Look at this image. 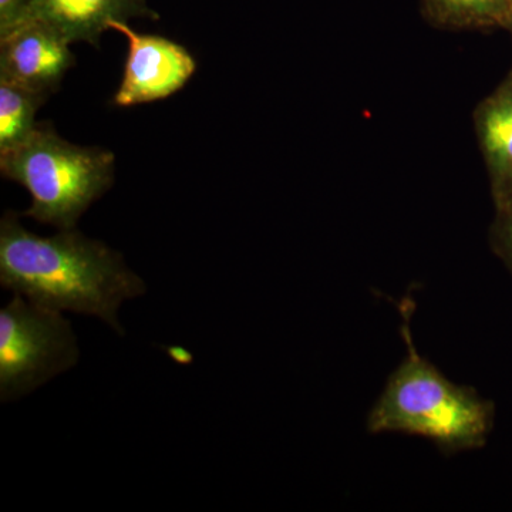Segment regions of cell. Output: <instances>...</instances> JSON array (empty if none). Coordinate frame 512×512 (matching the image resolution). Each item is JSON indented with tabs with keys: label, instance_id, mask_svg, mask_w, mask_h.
Segmentation results:
<instances>
[{
	"label": "cell",
	"instance_id": "cell-1",
	"mask_svg": "<svg viewBox=\"0 0 512 512\" xmlns=\"http://www.w3.org/2000/svg\"><path fill=\"white\" fill-rule=\"evenodd\" d=\"M0 285L52 311L96 316L120 335V306L147 291L123 255L103 242L74 228L39 237L13 211L0 221Z\"/></svg>",
	"mask_w": 512,
	"mask_h": 512
},
{
	"label": "cell",
	"instance_id": "cell-2",
	"mask_svg": "<svg viewBox=\"0 0 512 512\" xmlns=\"http://www.w3.org/2000/svg\"><path fill=\"white\" fill-rule=\"evenodd\" d=\"M400 312L407 356L369 413L367 430L424 437L447 456L484 447L494 427V403L473 387L451 382L424 359L413 345L410 299L402 302Z\"/></svg>",
	"mask_w": 512,
	"mask_h": 512
},
{
	"label": "cell",
	"instance_id": "cell-3",
	"mask_svg": "<svg viewBox=\"0 0 512 512\" xmlns=\"http://www.w3.org/2000/svg\"><path fill=\"white\" fill-rule=\"evenodd\" d=\"M113 153L69 143L50 124L37 123L32 136L0 154V171L32 198L26 217L59 229H73L93 202L114 183Z\"/></svg>",
	"mask_w": 512,
	"mask_h": 512
},
{
	"label": "cell",
	"instance_id": "cell-4",
	"mask_svg": "<svg viewBox=\"0 0 512 512\" xmlns=\"http://www.w3.org/2000/svg\"><path fill=\"white\" fill-rule=\"evenodd\" d=\"M63 312L15 293L0 309V400L35 392L79 362V346Z\"/></svg>",
	"mask_w": 512,
	"mask_h": 512
},
{
	"label": "cell",
	"instance_id": "cell-5",
	"mask_svg": "<svg viewBox=\"0 0 512 512\" xmlns=\"http://www.w3.org/2000/svg\"><path fill=\"white\" fill-rule=\"evenodd\" d=\"M110 29L123 33L128 42L123 79L114 96L116 106L167 99L180 92L197 70L191 53L167 37L138 33L124 20H113Z\"/></svg>",
	"mask_w": 512,
	"mask_h": 512
},
{
	"label": "cell",
	"instance_id": "cell-6",
	"mask_svg": "<svg viewBox=\"0 0 512 512\" xmlns=\"http://www.w3.org/2000/svg\"><path fill=\"white\" fill-rule=\"evenodd\" d=\"M72 43L42 22H32L0 40V79L49 97L74 66Z\"/></svg>",
	"mask_w": 512,
	"mask_h": 512
},
{
	"label": "cell",
	"instance_id": "cell-7",
	"mask_svg": "<svg viewBox=\"0 0 512 512\" xmlns=\"http://www.w3.org/2000/svg\"><path fill=\"white\" fill-rule=\"evenodd\" d=\"M474 131L495 208L512 201V67L474 110Z\"/></svg>",
	"mask_w": 512,
	"mask_h": 512
},
{
	"label": "cell",
	"instance_id": "cell-8",
	"mask_svg": "<svg viewBox=\"0 0 512 512\" xmlns=\"http://www.w3.org/2000/svg\"><path fill=\"white\" fill-rule=\"evenodd\" d=\"M146 13L141 0H32V22L45 23L70 43L94 46L113 20Z\"/></svg>",
	"mask_w": 512,
	"mask_h": 512
},
{
	"label": "cell",
	"instance_id": "cell-9",
	"mask_svg": "<svg viewBox=\"0 0 512 512\" xmlns=\"http://www.w3.org/2000/svg\"><path fill=\"white\" fill-rule=\"evenodd\" d=\"M426 18L448 30H508L512 0H423Z\"/></svg>",
	"mask_w": 512,
	"mask_h": 512
},
{
	"label": "cell",
	"instance_id": "cell-10",
	"mask_svg": "<svg viewBox=\"0 0 512 512\" xmlns=\"http://www.w3.org/2000/svg\"><path fill=\"white\" fill-rule=\"evenodd\" d=\"M47 96L0 79V154L25 143L37 126V110Z\"/></svg>",
	"mask_w": 512,
	"mask_h": 512
},
{
	"label": "cell",
	"instance_id": "cell-11",
	"mask_svg": "<svg viewBox=\"0 0 512 512\" xmlns=\"http://www.w3.org/2000/svg\"><path fill=\"white\" fill-rule=\"evenodd\" d=\"M490 244L494 254L512 272V201L495 208V218L490 229Z\"/></svg>",
	"mask_w": 512,
	"mask_h": 512
},
{
	"label": "cell",
	"instance_id": "cell-12",
	"mask_svg": "<svg viewBox=\"0 0 512 512\" xmlns=\"http://www.w3.org/2000/svg\"><path fill=\"white\" fill-rule=\"evenodd\" d=\"M32 23V0H0V40Z\"/></svg>",
	"mask_w": 512,
	"mask_h": 512
},
{
	"label": "cell",
	"instance_id": "cell-13",
	"mask_svg": "<svg viewBox=\"0 0 512 512\" xmlns=\"http://www.w3.org/2000/svg\"><path fill=\"white\" fill-rule=\"evenodd\" d=\"M167 353L170 359H173L178 365H191L192 359H194L191 352H188L185 348H181V346H170V348L167 349Z\"/></svg>",
	"mask_w": 512,
	"mask_h": 512
},
{
	"label": "cell",
	"instance_id": "cell-14",
	"mask_svg": "<svg viewBox=\"0 0 512 512\" xmlns=\"http://www.w3.org/2000/svg\"><path fill=\"white\" fill-rule=\"evenodd\" d=\"M508 32H510L511 36H512V19H511L510 26H508Z\"/></svg>",
	"mask_w": 512,
	"mask_h": 512
}]
</instances>
